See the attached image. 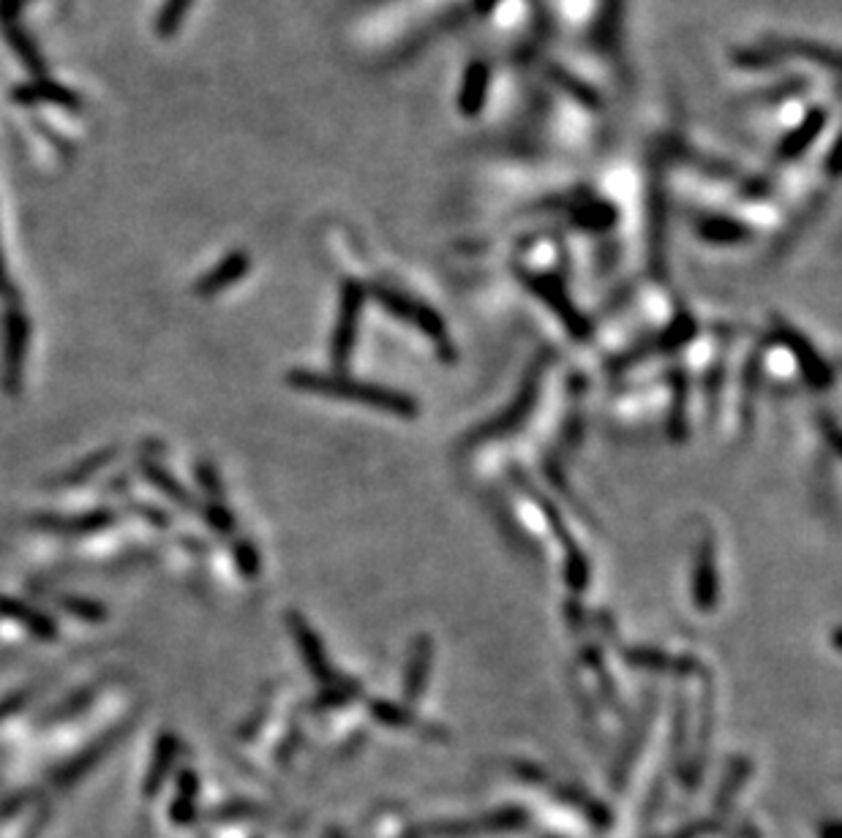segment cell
Wrapping results in <instances>:
<instances>
[{"label": "cell", "instance_id": "cell-22", "mask_svg": "<svg viewBox=\"0 0 842 838\" xmlns=\"http://www.w3.org/2000/svg\"><path fill=\"white\" fill-rule=\"evenodd\" d=\"M431 637H420V640L415 642V648H412L410 667H406L404 675V694L410 697V700H417V697L423 694V686H426L428 673H431Z\"/></svg>", "mask_w": 842, "mask_h": 838}, {"label": "cell", "instance_id": "cell-36", "mask_svg": "<svg viewBox=\"0 0 842 838\" xmlns=\"http://www.w3.org/2000/svg\"><path fill=\"white\" fill-rule=\"evenodd\" d=\"M0 299H3L7 305H20V292H17V286H14L12 278H9L7 259H3V254H0Z\"/></svg>", "mask_w": 842, "mask_h": 838}, {"label": "cell", "instance_id": "cell-18", "mask_svg": "<svg viewBox=\"0 0 842 838\" xmlns=\"http://www.w3.org/2000/svg\"><path fill=\"white\" fill-rule=\"evenodd\" d=\"M570 221L573 226L586 229V232H608V229L617 226L619 210L606 199H584L570 205Z\"/></svg>", "mask_w": 842, "mask_h": 838}, {"label": "cell", "instance_id": "cell-35", "mask_svg": "<svg viewBox=\"0 0 842 838\" xmlns=\"http://www.w3.org/2000/svg\"><path fill=\"white\" fill-rule=\"evenodd\" d=\"M30 694H34V689H23V691H14V694L3 697V700H0V722L9 716H14L17 711H23V707L28 705Z\"/></svg>", "mask_w": 842, "mask_h": 838}, {"label": "cell", "instance_id": "cell-15", "mask_svg": "<svg viewBox=\"0 0 842 838\" xmlns=\"http://www.w3.org/2000/svg\"><path fill=\"white\" fill-rule=\"evenodd\" d=\"M537 390H540V368H537V373L526 375L524 390H521V395L515 397L513 406H510L508 411H504L502 417L497 419V422L486 424V428H480V430H477V433H472L469 441L491 439V435H502V433H510V430H513V428H518L521 419H524L526 414L532 411V406H535Z\"/></svg>", "mask_w": 842, "mask_h": 838}, {"label": "cell", "instance_id": "cell-29", "mask_svg": "<svg viewBox=\"0 0 842 838\" xmlns=\"http://www.w3.org/2000/svg\"><path fill=\"white\" fill-rule=\"evenodd\" d=\"M178 754V738L175 735H161L159 738V745H156V756H154V773H150V781H148V789L154 792L156 787H159V781L164 778L167 767L172 765V760H175Z\"/></svg>", "mask_w": 842, "mask_h": 838}, {"label": "cell", "instance_id": "cell-17", "mask_svg": "<svg viewBox=\"0 0 842 838\" xmlns=\"http://www.w3.org/2000/svg\"><path fill=\"white\" fill-rule=\"evenodd\" d=\"M0 30H3V38H7V44L14 49V54L20 58V63H23L25 69L34 74V79L47 76V71L50 69H47L45 54H41L36 38L30 36L28 30H25L23 22H9V25H0Z\"/></svg>", "mask_w": 842, "mask_h": 838}, {"label": "cell", "instance_id": "cell-7", "mask_svg": "<svg viewBox=\"0 0 842 838\" xmlns=\"http://www.w3.org/2000/svg\"><path fill=\"white\" fill-rule=\"evenodd\" d=\"M118 515L112 509H90L85 515H36L30 526L45 533H61V537H94L115 526Z\"/></svg>", "mask_w": 842, "mask_h": 838}, {"label": "cell", "instance_id": "cell-26", "mask_svg": "<svg viewBox=\"0 0 842 838\" xmlns=\"http://www.w3.org/2000/svg\"><path fill=\"white\" fill-rule=\"evenodd\" d=\"M194 0H164L159 9V14H156V36L159 38H172L178 30H181L183 20L188 16V11H192Z\"/></svg>", "mask_w": 842, "mask_h": 838}, {"label": "cell", "instance_id": "cell-19", "mask_svg": "<svg viewBox=\"0 0 842 838\" xmlns=\"http://www.w3.org/2000/svg\"><path fill=\"white\" fill-rule=\"evenodd\" d=\"M695 604L698 609H715L717 604V591H720V582H717V564H715V544L711 539H706L704 547L698 553V566H695Z\"/></svg>", "mask_w": 842, "mask_h": 838}, {"label": "cell", "instance_id": "cell-37", "mask_svg": "<svg viewBox=\"0 0 842 838\" xmlns=\"http://www.w3.org/2000/svg\"><path fill=\"white\" fill-rule=\"evenodd\" d=\"M25 3H28V0H0V25L20 22Z\"/></svg>", "mask_w": 842, "mask_h": 838}, {"label": "cell", "instance_id": "cell-33", "mask_svg": "<svg viewBox=\"0 0 842 838\" xmlns=\"http://www.w3.org/2000/svg\"><path fill=\"white\" fill-rule=\"evenodd\" d=\"M197 482H199V488H203L205 493L210 495V501L224 498V484H221V477H219V471H216L213 463H208V460L197 463Z\"/></svg>", "mask_w": 842, "mask_h": 838}, {"label": "cell", "instance_id": "cell-14", "mask_svg": "<svg viewBox=\"0 0 842 838\" xmlns=\"http://www.w3.org/2000/svg\"><path fill=\"white\" fill-rule=\"evenodd\" d=\"M766 49H769L774 58L785 60V58H802V60H809V63L815 65H823V69H829L831 74H837V69H840V63H837V52L831 47H823V44L818 41H807V38H769V41L764 44Z\"/></svg>", "mask_w": 842, "mask_h": 838}, {"label": "cell", "instance_id": "cell-31", "mask_svg": "<svg viewBox=\"0 0 842 838\" xmlns=\"http://www.w3.org/2000/svg\"><path fill=\"white\" fill-rule=\"evenodd\" d=\"M731 60L742 69H771V65L780 63V58L769 52L766 47H747V49H736L731 54Z\"/></svg>", "mask_w": 842, "mask_h": 838}, {"label": "cell", "instance_id": "cell-5", "mask_svg": "<svg viewBox=\"0 0 842 838\" xmlns=\"http://www.w3.org/2000/svg\"><path fill=\"white\" fill-rule=\"evenodd\" d=\"M371 294L379 305H385V308L395 316V319L410 321V324H415L417 330L426 332V335L434 337V341H444V337H448L444 335L448 330H444L442 316H439L434 308H428V305H423L420 299L410 297V294L404 292H395V288L390 286H374Z\"/></svg>", "mask_w": 842, "mask_h": 838}, {"label": "cell", "instance_id": "cell-4", "mask_svg": "<svg viewBox=\"0 0 842 838\" xmlns=\"http://www.w3.org/2000/svg\"><path fill=\"white\" fill-rule=\"evenodd\" d=\"M363 303H366V288L355 281H346L344 288H341L339 319H335L333 346H330V357H333L335 368H344L346 359H350L352 346H355L357 324H361Z\"/></svg>", "mask_w": 842, "mask_h": 838}, {"label": "cell", "instance_id": "cell-23", "mask_svg": "<svg viewBox=\"0 0 842 838\" xmlns=\"http://www.w3.org/2000/svg\"><path fill=\"white\" fill-rule=\"evenodd\" d=\"M118 455H121V446L118 444L105 446V449H96L94 455H88L85 460H80L77 466L69 468L66 473H61V477L56 479V484H61V488H77V484H85L88 479H94L101 468L110 466Z\"/></svg>", "mask_w": 842, "mask_h": 838}, {"label": "cell", "instance_id": "cell-24", "mask_svg": "<svg viewBox=\"0 0 842 838\" xmlns=\"http://www.w3.org/2000/svg\"><path fill=\"white\" fill-rule=\"evenodd\" d=\"M649 223H651V259H655V272L662 270V239H666V190H662L660 177L651 180V194H649Z\"/></svg>", "mask_w": 842, "mask_h": 838}, {"label": "cell", "instance_id": "cell-20", "mask_svg": "<svg viewBox=\"0 0 842 838\" xmlns=\"http://www.w3.org/2000/svg\"><path fill=\"white\" fill-rule=\"evenodd\" d=\"M139 471H143V477L148 479V482L154 484L159 493H164L167 498L172 501V504L183 506V509L197 512V506H199L197 498H194V495L188 493V488H183V484L178 482V479L172 477V473L167 471L164 466H159L156 460H148V457H145V460H139Z\"/></svg>", "mask_w": 842, "mask_h": 838}, {"label": "cell", "instance_id": "cell-11", "mask_svg": "<svg viewBox=\"0 0 842 838\" xmlns=\"http://www.w3.org/2000/svg\"><path fill=\"white\" fill-rule=\"evenodd\" d=\"M286 624H290L292 637H295L297 648L303 651V658H306V664H308V669H312L314 678H317L319 683H333L335 673L330 669V664H328V653H325L322 642L317 640V634H314L312 626L306 624V618H303L301 613H290L286 615Z\"/></svg>", "mask_w": 842, "mask_h": 838}, {"label": "cell", "instance_id": "cell-9", "mask_svg": "<svg viewBox=\"0 0 842 838\" xmlns=\"http://www.w3.org/2000/svg\"><path fill=\"white\" fill-rule=\"evenodd\" d=\"M829 118H831V112L826 107L809 109V112L804 114V118L798 120V123L793 125V128L788 131L785 136H782V141L777 145V150H774L777 161L780 163L798 161V158H802L804 152H807L809 147L815 145V139L823 134V128L829 125Z\"/></svg>", "mask_w": 842, "mask_h": 838}, {"label": "cell", "instance_id": "cell-34", "mask_svg": "<svg viewBox=\"0 0 842 838\" xmlns=\"http://www.w3.org/2000/svg\"><path fill=\"white\" fill-rule=\"evenodd\" d=\"M129 506H132L134 515H139V517H143V520L154 522V526H159V528H170L172 526V517L167 515L164 509H159V506L137 504V501H132V504H129Z\"/></svg>", "mask_w": 842, "mask_h": 838}, {"label": "cell", "instance_id": "cell-28", "mask_svg": "<svg viewBox=\"0 0 842 838\" xmlns=\"http://www.w3.org/2000/svg\"><path fill=\"white\" fill-rule=\"evenodd\" d=\"M96 691H99V686H88V689H83V691H74V694L66 697V700H63L61 705L56 707V711L47 713L45 724L66 722V718H72V716H77V713H83L85 707H88L90 702H94Z\"/></svg>", "mask_w": 842, "mask_h": 838}, {"label": "cell", "instance_id": "cell-32", "mask_svg": "<svg viewBox=\"0 0 842 838\" xmlns=\"http://www.w3.org/2000/svg\"><path fill=\"white\" fill-rule=\"evenodd\" d=\"M232 553H235V564H237V569H241V575L246 577V580H257V575H259L257 547H254L252 542H246V539H237L235 547H232Z\"/></svg>", "mask_w": 842, "mask_h": 838}, {"label": "cell", "instance_id": "cell-10", "mask_svg": "<svg viewBox=\"0 0 842 838\" xmlns=\"http://www.w3.org/2000/svg\"><path fill=\"white\" fill-rule=\"evenodd\" d=\"M248 270H252V256H248L246 250H232V254H227L213 270H208L197 283H194V294L203 299L216 297V294H221L224 288L235 286L237 281H243V278L248 275Z\"/></svg>", "mask_w": 842, "mask_h": 838}, {"label": "cell", "instance_id": "cell-27", "mask_svg": "<svg viewBox=\"0 0 842 838\" xmlns=\"http://www.w3.org/2000/svg\"><path fill=\"white\" fill-rule=\"evenodd\" d=\"M56 604L61 609H66L69 615L80 620H88V624H101L107 618V607L105 604L94 602V599L85 596H74V593H58Z\"/></svg>", "mask_w": 842, "mask_h": 838}, {"label": "cell", "instance_id": "cell-2", "mask_svg": "<svg viewBox=\"0 0 842 838\" xmlns=\"http://www.w3.org/2000/svg\"><path fill=\"white\" fill-rule=\"evenodd\" d=\"M518 278L524 281V286L529 288L535 297H540L542 303H546L548 308L553 310V316L562 321L564 330H568L570 335L575 337V341H589L591 324L586 321V316L581 313L578 308H575V303L570 299L568 288H564V283L559 281L557 275H551V272H537V270H524V267H518Z\"/></svg>", "mask_w": 842, "mask_h": 838}, {"label": "cell", "instance_id": "cell-25", "mask_svg": "<svg viewBox=\"0 0 842 838\" xmlns=\"http://www.w3.org/2000/svg\"><path fill=\"white\" fill-rule=\"evenodd\" d=\"M371 713L379 718V722L390 724V727H399V729H417V732L428 735V738H434V735H442L437 732V729H431V724H423L420 718L415 716V713L406 711L404 705H393V702H382V700H374L371 702Z\"/></svg>", "mask_w": 842, "mask_h": 838}, {"label": "cell", "instance_id": "cell-6", "mask_svg": "<svg viewBox=\"0 0 842 838\" xmlns=\"http://www.w3.org/2000/svg\"><path fill=\"white\" fill-rule=\"evenodd\" d=\"M774 330L780 335V341L791 348V354L796 357L798 368H802L804 379L815 386V390H829L831 381H834V370L823 362V357H818V352L813 348V343L802 335V332L793 330L791 324H785L782 319H774Z\"/></svg>", "mask_w": 842, "mask_h": 838}, {"label": "cell", "instance_id": "cell-30", "mask_svg": "<svg viewBox=\"0 0 842 838\" xmlns=\"http://www.w3.org/2000/svg\"><path fill=\"white\" fill-rule=\"evenodd\" d=\"M197 512L203 515V520L208 522V526L213 528L216 533H221V537H230V533L235 531V515H232V512L227 509L221 501H208V504H199Z\"/></svg>", "mask_w": 842, "mask_h": 838}, {"label": "cell", "instance_id": "cell-3", "mask_svg": "<svg viewBox=\"0 0 842 838\" xmlns=\"http://www.w3.org/2000/svg\"><path fill=\"white\" fill-rule=\"evenodd\" d=\"M30 341V319L23 305H7L3 313V365H0V384L9 395L23 390L25 354Z\"/></svg>", "mask_w": 842, "mask_h": 838}, {"label": "cell", "instance_id": "cell-38", "mask_svg": "<svg viewBox=\"0 0 842 838\" xmlns=\"http://www.w3.org/2000/svg\"><path fill=\"white\" fill-rule=\"evenodd\" d=\"M497 3H499V0H475V5H477V9H480V11H491Z\"/></svg>", "mask_w": 842, "mask_h": 838}, {"label": "cell", "instance_id": "cell-13", "mask_svg": "<svg viewBox=\"0 0 842 838\" xmlns=\"http://www.w3.org/2000/svg\"><path fill=\"white\" fill-rule=\"evenodd\" d=\"M0 618L14 620V624H20L25 631H30V634H36L45 642H52L58 634H61V629H58V624L50 618V615L30 607V604L23 602V599L7 596V593H0Z\"/></svg>", "mask_w": 842, "mask_h": 838}, {"label": "cell", "instance_id": "cell-21", "mask_svg": "<svg viewBox=\"0 0 842 838\" xmlns=\"http://www.w3.org/2000/svg\"><path fill=\"white\" fill-rule=\"evenodd\" d=\"M624 658L633 667L651 669V673H693L695 669L693 658H676L666 651H657V648H627Z\"/></svg>", "mask_w": 842, "mask_h": 838}, {"label": "cell", "instance_id": "cell-12", "mask_svg": "<svg viewBox=\"0 0 842 838\" xmlns=\"http://www.w3.org/2000/svg\"><path fill=\"white\" fill-rule=\"evenodd\" d=\"M488 87H491V65L486 60H469L459 87V112L464 118H477L483 112L488 101Z\"/></svg>", "mask_w": 842, "mask_h": 838}, {"label": "cell", "instance_id": "cell-1", "mask_svg": "<svg viewBox=\"0 0 842 838\" xmlns=\"http://www.w3.org/2000/svg\"><path fill=\"white\" fill-rule=\"evenodd\" d=\"M286 384L303 392H317V395L341 397V400L357 403V406L377 408V411L395 414V417H415L417 400L399 390L379 384H366V381L346 379L339 373H317V370H290Z\"/></svg>", "mask_w": 842, "mask_h": 838}, {"label": "cell", "instance_id": "cell-8", "mask_svg": "<svg viewBox=\"0 0 842 838\" xmlns=\"http://www.w3.org/2000/svg\"><path fill=\"white\" fill-rule=\"evenodd\" d=\"M12 101L20 107H39V103H52V107L69 109V112H80L85 107L83 96L72 87L61 85V82L41 76V79H30L25 85H17L12 90Z\"/></svg>", "mask_w": 842, "mask_h": 838}, {"label": "cell", "instance_id": "cell-16", "mask_svg": "<svg viewBox=\"0 0 842 838\" xmlns=\"http://www.w3.org/2000/svg\"><path fill=\"white\" fill-rule=\"evenodd\" d=\"M695 234L711 245H739L753 239V226L731 215H700L695 221Z\"/></svg>", "mask_w": 842, "mask_h": 838}]
</instances>
